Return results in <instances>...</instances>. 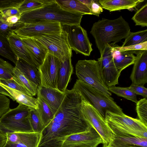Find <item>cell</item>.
I'll list each match as a JSON object with an SVG mask.
<instances>
[{
  "label": "cell",
  "instance_id": "11",
  "mask_svg": "<svg viewBox=\"0 0 147 147\" xmlns=\"http://www.w3.org/2000/svg\"><path fill=\"white\" fill-rule=\"evenodd\" d=\"M62 30L59 22L42 21L20 24L14 32L21 38H34L41 36L59 34Z\"/></svg>",
  "mask_w": 147,
  "mask_h": 147
},
{
  "label": "cell",
  "instance_id": "8",
  "mask_svg": "<svg viewBox=\"0 0 147 147\" xmlns=\"http://www.w3.org/2000/svg\"><path fill=\"white\" fill-rule=\"evenodd\" d=\"M81 109L86 119L101 137L103 147H108L113 140L114 136L105 118L96 109L83 99Z\"/></svg>",
  "mask_w": 147,
  "mask_h": 147
},
{
  "label": "cell",
  "instance_id": "30",
  "mask_svg": "<svg viewBox=\"0 0 147 147\" xmlns=\"http://www.w3.org/2000/svg\"><path fill=\"white\" fill-rule=\"evenodd\" d=\"M53 0H23L18 8L22 13L40 8Z\"/></svg>",
  "mask_w": 147,
  "mask_h": 147
},
{
  "label": "cell",
  "instance_id": "27",
  "mask_svg": "<svg viewBox=\"0 0 147 147\" xmlns=\"http://www.w3.org/2000/svg\"><path fill=\"white\" fill-rule=\"evenodd\" d=\"M13 75L12 78L13 80L26 88L32 96H35L37 94L38 87L27 79L23 74L15 66L13 69Z\"/></svg>",
  "mask_w": 147,
  "mask_h": 147
},
{
  "label": "cell",
  "instance_id": "13",
  "mask_svg": "<svg viewBox=\"0 0 147 147\" xmlns=\"http://www.w3.org/2000/svg\"><path fill=\"white\" fill-rule=\"evenodd\" d=\"M60 62L58 58L47 54L38 68L40 86L57 88V74Z\"/></svg>",
  "mask_w": 147,
  "mask_h": 147
},
{
  "label": "cell",
  "instance_id": "40",
  "mask_svg": "<svg viewBox=\"0 0 147 147\" xmlns=\"http://www.w3.org/2000/svg\"><path fill=\"white\" fill-rule=\"evenodd\" d=\"M117 50L120 51H134L147 50V41L136 45L125 47H114Z\"/></svg>",
  "mask_w": 147,
  "mask_h": 147
},
{
  "label": "cell",
  "instance_id": "35",
  "mask_svg": "<svg viewBox=\"0 0 147 147\" xmlns=\"http://www.w3.org/2000/svg\"><path fill=\"white\" fill-rule=\"evenodd\" d=\"M136 110L139 119L147 126V99L144 98L136 103Z\"/></svg>",
  "mask_w": 147,
  "mask_h": 147
},
{
  "label": "cell",
  "instance_id": "5",
  "mask_svg": "<svg viewBox=\"0 0 147 147\" xmlns=\"http://www.w3.org/2000/svg\"><path fill=\"white\" fill-rule=\"evenodd\" d=\"M105 119L114 134L147 138V126L139 119L108 111Z\"/></svg>",
  "mask_w": 147,
  "mask_h": 147
},
{
  "label": "cell",
  "instance_id": "16",
  "mask_svg": "<svg viewBox=\"0 0 147 147\" xmlns=\"http://www.w3.org/2000/svg\"><path fill=\"white\" fill-rule=\"evenodd\" d=\"M136 53L130 77L132 84L144 86L147 82V50L136 51Z\"/></svg>",
  "mask_w": 147,
  "mask_h": 147
},
{
  "label": "cell",
  "instance_id": "1",
  "mask_svg": "<svg viewBox=\"0 0 147 147\" xmlns=\"http://www.w3.org/2000/svg\"><path fill=\"white\" fill-rule=\"evenodd\" d=\"M61 105L50 123L42 131L37 147H62L69 136L92 127L81 109L82 98L73 89H66Z\"/></svg>",
  "mask_w": 147,
  "mask_h": 147
},
{
  "label": "cell",
  "instance_id": "20",
  "mask_svg": "<svg viewBox=\"0 0 147 147\" xmlns=\"http://www.w3.org/2000/svg\"><path fill=\"white\" fill-rule=\"evenodd\" d=\"M114 136L108 147H147V138L116 134Z\"/></svg>",
  "mask_w": 147,
  "mask_h": 147
},
{
  "label": "cell",
  "instance_id": "6",
  "mask_svg": "<svg viewBox=\"0 0 147 147\" xmlns=\"http://www.w3.org/2000/svg\"><path fill=\"white\" fill-rule=\"evenodd\" d=\"M31 109L20 104L14 108H10L0 119V129L5 133L34 132L30 119Z\"/></svg>",
  "mask_w": 147,
  "mask_h": 147
},
{
  "label": "cell",
  "instance_id": "43",
  "mask_svg": "<svg viewBox=\"0 0 147 147\" xmlns=\"http://www.w3.org/2000/svg\"><path fill=\"white\" fill-rule=\"evenodd\" d=\"M0 12L3 16L6 17L21 15L18 8H10L5 9L1 11Z\"/></svg>",
  "mask_w": 147,
  "mask_h": 147
},
{
  "label": "cell",
  "instance_id": "34",
  "mask_svg": "<svg viewBox=\"0 0 147 147\" xmlns=\"http://www.w3.org/2000/svg\"><path fill=\"white\" fill-rule=\"evenodd\" d=\"M136 26H147V3H146L136 12L131 18Z\"/></svg>",
  "mask_w": 147,
  "mask_h": 147
},
{
  "label": "cell",
  "instance_id": "32",
  "mask_svg": "<svg viewBox=\"0 0 147 147\" xmlns=\"http://www.w3.org/2000/svg\"><path fill=\"white\" fill-rule=\"evenodd\" d=\"M109 91L117 96L123 97L136 103L138 102L137 95L128 87L113 86L108 88Z\"/></svg>",
  "mask_w": 147,
  "mask_h": 147
},
{
  "label": "cell",
  "instance_id": "23",
  "mask_svg": "<svg viewBox=\"0 0 147 147\" xmlns=\"http://www.w3.org/2000/svg\"><path fill=\"white\" fill-rule=\"evenodd\" d=\"M144 1V0H98L102 8L110 12L133 8Z\"/></svg>",
  "mask_w": 147,
  "mask_h": 147
},
{
  "label": "cell",
  "instance_id": "31",
  "mask_svg": "<svg viewBox=\"0 0 147 147\" xmlns=\"http://www.w3.org/2000/svg\"><path fill=\"white\" fill-rule=\"evenodd\" d=\"M0 55L10 60L15 65L17 58L13 53L8 38L0 35Z\"/></svg>",
  "mask_w": 147,
  "mask_h": 147
},
{
  "label": "cell",
  "instance_id": "25",
  "mask_svg": "<svg viewBox=\"0 0 147 147\" xmlns=\"http://www.w3.org/2000/svg\"><path fill=\"white\" fill-rule=\"evenodd\" d=\"M15 67L25 77L34 84L38 87L40 86V80L38 69L21 59H17Z\"/></svg>",
  "mask_w": 147,
  "mask_h": 147
},
{
  "label": "cell",
  "instance_id": "15",
  "mask_svg": "<svg viewBox=\"0 0 147 147\" xmlns=\"http://www.w3.org/2000/svg\"><path fill=\"white\" fill-rule=\"evenodd\" d=\"M6 141L3 147H37L41 134L7 132Z\"/></svg>",
  "mask_w": 147,
  "mask_h": 147
},
{
  "label": "cell",
  "instance_id": "7",
  "mask_svg": "<svg viewBox=\"0 0 147 147\" xmlns=\"http://www.w3.org/2000/svg\"><path fill=\"white\" fill-rule=\"evenodd\" d=\"M76 72L78 80L108 95H111L103 81L98 61L78 60L76 65Z\"/></svg>",
  "mask_w": 147,
  "mask_h": 147
},
{
  "label": "cell",
  "instance_id": "18",
  "mask_svg": "<svg viewBox=\"0 0 147 147\" xmlns=\"http://www.w3.org/2000/svg\"><path fill=\"white\" fill-rule=\"evenodd\" d=\"M12 50L17 59H21L38 68L39 67L20 37L14 32L7 38Z\"/></svg>",
  "mask_w": 147,
  "mask_h": 147
},
{
  "label": "cell",
  "instance_id": "9",
  "mask_svg": "<svg viewBox=\"0 0 147 147\" xmlns=\"http://www.w3.org/2000/svg\"><path fill=\"white\" fill-rule=\"evenodd\" d=\"M34 38L47 48L48 53L61 61L69 56H72V50L68 42L67 34L63 30L59 34L41 36Z\"/></svg>",
  "mask_w": 147,
  "mask_h": 147
},
{
  "label": "cell",
  "instance_id": "45",
  "mask_svg": "<svg viewBox=\"0 0 147 147\" xmlns=\"http://www.w3.org/2000/svg\"><path fill=\"white\" fill-rule=\"evenodd\" d=\"M1 82V79H0V82Z\"/></svg>",
  "mask_w": 147,
  "mask_h": 147
},
{
  "label": "cell",
  "instance_id": "3",
  "mask_svg": "<svg viewBox=\"0 0 147 147\" xmlns=\"http://www.w3.org/2000/svg\"><path fill=\"white\" fill-rule=\"evenodd\" d=\"M130 32L128 23L120 16L114 20L102 18L98 20L93 24L90 33L101 55L107 45L113 47L126 38Z\"/></svg>",
  "mask_w": 147,
  "mask_h": 147
},
{
  "label": "cell",
  "instance_id": "17",
  "mask_svg": "<svg viewBox=\"0 0 147 147\" xmlns=\"http://www.w3.org/2000/svg\"><path fill=\"white\" fill-rule=\"evenodd\" d=\"M37 94L56 113L63 101L65 92L57 88L40 86Z\"/></svg>",
  "mask_w": 147,
  "mask_h": 147
},
{
  "label": "cell",
  "instance_id": "42",
  "mask_svg": "<svg viewBox=\"0 0 147 147\" xmlns=\"http://www.w3.org/2000/svg\"><path fill=\"white\" fill-rule=\"evenodd\" d=\"M128 88L137 95L142 96L144 98L147 97V89L144 86H139L131 84Z\"/></svg>",
  "mask_w": 147,
  "mask_h": 147
},
{
  "label": "cell",
  "instance_id": "38",
  "mask_svg": "<svg viewBox=\"0 0 147 147\" xmlns=\"http://www.w3.org/2000/svg\"><path fill=\"white\" fill-rule=\"evenodd\" d=\"M1 82L11 88L20 91L32 96L26 88L16 82L13 80L12 78L8 80H1Z\"/></svg>",
  "mask_w": 147,
  "mask_h": 147
},
{
  "label": "cell",
  "instance_id": "19",
  "mask_svg": "<svg viewBox=\"0 0 147 147\" xmlns=\"http://www.w3.org/2000/svg\"><path fill=\"white\" fill-rule=\"evenodd\" d=\"M69 56L61 61L59 68L57 80V88L64 92L71 79L73 71L71 57Z\"/></svg>",
  "mask_w": 147,
  "mask_h": 147
},
{
  "label": "cell",
  "instance_id": "36",
  "mask_svg": "<svg viewBox=\"0 0 147 147\" xmlns=\"http://www.w3.org/2000/svg\"><path fill=\"white\" fill-rule=\"evenodd\" d=\"M14 67L8 62L0 58V79L8 80L13 78Z\"/></svg>",
  "mask_w": 147,
  "mask_h": 147
},
{
  "label": "cell",
  "instance_id": "21",
  "mask_svg": "<svg viewBox=\"0 0 147 147\" xmlns=\"http://www.w3.org/2000/svg\"><path fill=\"white\" fill-rule=\"evenodd\" d=\"M21 38L31 54L34 61L39 67L48 53L47 49L41 43L34 38Z\"/></svg>",
  "mask_w": 147,
  "mask_h": 147
},
{
  "label": "cell",
  "instance_id": "12",
  "mask_svg": "<svg viewBox=\"0 0 147 147\" xmlns=\"http://www.w3.org/2000/svg\"><path fill=\"white\" fill-rule=\"evenodd\" d=\"M113 47L108 45L98 59L100 72L104 83L108 88L118 84L121 73L114 64L112 50Z\"/></svg>",
  "mask_w": 147,
  "mask_h": 147
},
{
  "label": "cell",
  "instance_id": "26",
  "mask_svg": "<svg viewBox=\"0 0 147 147\" xmlns=\"http://www.w3.org/2000/svg\"><path fill=\"white\" fill-rule=\"evenodd\" d=\"M37 99L38 108L36 109L45 128L53 120L56 113L39 96H37Z\"/></svg>",
  "mask_w": 147,
  "mask_h": 147
},
{
  "label": "cell",
  "instance_id": "41",
  "mask_svg": "<svg viewBox=\"0 0 147 147\" xmlns=\"http://www.w3.org/2000/svg\"><path fill=\"white\" fill-rule=\"evenodd\" d=\"M91 14L99 17V15L103 11V9L99 3L98 0H92L89 7Z\"/></svg>",
  "mask_w": 147,
  "mask_h": 147
},
{
  "label": "cell",
  "instance_id": "10",
  "mask_svg": "<svg viewBox=\"0 0 147 147\" xmlns=\"http://www.w3.org/2000/svg\"><path fill=\"white\" fill-rule=\"evenodd\" d=\"M62 30L67 34V40L72 50L76 54L89 56L93 51L92 44L88 37L86 31L80 25H61Z\"/></svg>",
  "mask_w": 147,
  "mask_h": 147
},
{
  "label": "cell",
  "instance_id": "39",
  "mask_svg": "<svg viewBox=\"0 0 147 147\" xmlns=\"http://www.w3.org/2000/svg\"><path fill=\"white\" fill-rule=\"evenodd\" d=\"M23 0H0V11L10 8H18Z\"/></svg>",
  "mask_w": 147,
  "mask_h": 147
},
{
  "label": "cell",
  "instance_id": "2",
  "mask_svg": "<svg viewBox=\"0 0 147 147\" xmlns=\"http://www.w3.org/2000/svg\"><path fill=\"white\" fill-rule=\"evenodd\" d=\"M83 15L65 10L55 0H53L40 8L22 13L19 25L42 21L58 22L61 25H80Z\"/></svg>",
  "mask_w": 147,
  "mask_h": 147
},
{
  "label": "cell",
  "instance_id": "29",
  "mask_svg": "<svg viewBox=\"0 0 147 147\" xmlns=\"http://www.w3.org/2000/svg\"><path fill=\"white\" fill-rule=\"evenodd\" d=\"M121 47H125L140 44L147 41V30L135 32H130L125 39Z\"/></svg>",
  "mask_w": 147,
  "mask_h": 147
},
{
  "label": "cell",
  "instance_id": "4",
  "mask_svg": "<svg viewBox=\"0 0 147 147\" xmlns=\"http://www.w3.org/2000/svg\"><path fill=\"white\" fill-rule=\"evenodd\" d=\"M73 89L105 118L107 111L117 114H124L113 98L79 80H76Z\"/></svg>",
  "mask_w": 147,
  "mask_h": 147
},
{
  "label": "cell",
  "instance_id": "37",
  "mask_svg": "<svg viewBox=\"0 0 147 147\" xmlns=\"http://www.w3.org/2000/svg\"><path fill=\"white\" fill-rule=\"evenodd\" d=\"M14 30L4 20L0 12V35L7 38Z\"/></svg>",
  "mask_w": 147,
  "mask_h": 147
},
{
  "label": "cell",
  "instance_id": "22",
  "mask_svg": "<svg viewBox=\"0 0 147 147\" xmlns=\"http://www.w3.org/2000/svg\"><path fill=\"white\" fill-rule=\"evenodd\" d=\"M135 51H120L113 47L112 53L113 61L116 67L120 73L134 64L136 56L134 53Z\"/></svg>",
  "mask_w": 147,
  "mask_h": 147
},
{
  "label": "cell",
  "instance_id": "24",
  "mask_svg": "<svg viewBox=\"0 0 147 147\" xmlns=\"http://www.w3.org/2000/svg\"><path fill=\"white\" fill-rule=\"evenodd\" d=\"M0 86L5 89L19 104L24 105L31 108L37 109L38 101L37 98L33 97L22 92L11 88L0 82Z\"/></svg>",
  "mask_w": 147,
  "mask_h": 147
},
{
  "label": "cell",
  "instance_id": "44",
  "mask_svg": "<svg viewBox=\"0 0 147 147\" xmlns=\"http://www.w3.org/2000/svg\"><path fill=\"white\" fill-rule=\"evenodd\" d=\"M0 93L4 94L7 96L9 97L13 100L12 97L10 95L9 93L3 88L0 86Z\"/></svg>",
  "mask_w": 147,
  "mask_h": 147
},
{
  "label": "cell",
  "instance_id": "33",
  "mask_svg": "<svg viewBox=\"0 0 147 147\" xmlns=\"http://www.w3.org/2000/svg\"><path fill=\"white\" fill-rule=\"evenodd\" d=\"M30 119V124L34 133L41 134L44 129L36 109H31Z\"/></svg>",
  "mask_w": 147,
  "mask_h": 147
},
{
  "label": "cell",
  "instance_id": "14",
  "mask_svg": "<svg viewBox=\"0 0 147 147\" xmlns=\"http://www.w3.org/2000/svg\"><path fill=\"white\" fill-rule=\"evenodd\" d=\"M102 143L101 137L92 127L88 131L73 134L67 137L62 147H97Z\"/></svg>",
  "mask_w": 147,
  "mask_h": 147
},
{
  "label": "cell",
  "instance_id": "28",
  "mask_svg": "<svg viewBox=\"0 0 147 147\" xmlns=\"http://www.w3.org/2000/svg\"><path fill=\"white\" fill-rule=\"evenodd\" d=\"M65 10L85 14H91L90 9L79 0H55Z\"/></svg>",
  "mask_w": 147,
  "mask_h": 147
}]
</instances>
